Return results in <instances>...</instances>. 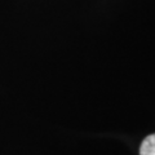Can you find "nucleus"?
<instances>
[{"mask_svg": "<svg viewBox=\"0 0 155 155\" xmlns=\"http://www.w3.org/2000/svg\"><path fill=\"white\" fill-rule=\"evenodd\" d=\"M140 155H155V133L147 136L142 141Z\"/></svg>", "mask_w": 155, "mask_h": 155, "instance_id": "1", "label": "nucleus"}]
</instances>
